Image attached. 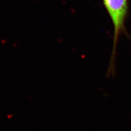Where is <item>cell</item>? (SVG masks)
Wrapping results in <instances>:
<instances>
[{
	"label": "cell",
	"instance_id": "1",
	"mask_svg": "<svg viewBox=\"0 0 131 131\" xmlns=\"http://www.w3.org/2000/svg\"><path fill=\"white\" fill-rule=\"evenodd\" d=\"M103 5L110 16L114 27L113 45L107 74L113 75L115 70L117 45L119 37L127 34L125 23L129 13V0H103Z\"/></svg>",
	"mask_w": 131,
	"mask_h": 131
}]
</instances>
